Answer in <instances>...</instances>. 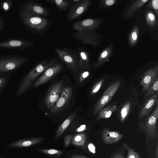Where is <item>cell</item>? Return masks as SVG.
Instances as JSON below:
<instances>
[{
	"instance_id": "30",
	"label": "cell",
	"mask_w": 158,
	"mask_h": 158,
	"mask_svg": "<svg viewBox=\"0 0 158 158\" xmlns=\"http://www.w3.org/2000/svg\"><path fill=\"white\" fill-rule=\"evenodd\" d=\"M88 148L89 151L94 153L95 152V148L94 145L92 143H90L88 145Z\"/></svg>"
},
{
	"instance_id": "6",
	"label": "cell",
	"mask_w": 158,
	"mask_h": 158,
	"mask_svg": "<svg viewBox=\"0 0 158 158\" xmlns=\"http://www.w3.org/2000/svg\"><path fill=\"white\" fill-rule=\"evenodd\" d=\"M158 117V103L156 105L152 113L140 124V127L146 133L148 139H154L157 137Z\"/></svg>"
},
{
	"instance_id": "23",
	"label": "cell",
	"mask_w": 158,
	"mask_h": 158,
	"mask_svg": "<svg viewBox=\"0 0 158 158\" xmlns=\"http://www.w3.org/2000/svg\"><path fill=\"white\" fill-rule=\"evenodd\" d=\"M13 0H6L2 2L0 4V7L4 12L10 11L12 6Z\"/></svg>"
},
{
	"instance_id": "15",
	"label": "cell",
	"mask_w": 158,
	"mask_h": 158,
	"mask_svg": "<svg viewBox=\"0 0 158 158\" xmlns=\"http://www.w3.org/2000/svg\"><path fill=\"white\" fill-rule=\"evenodd\" d=\"M123 136V135L117 131H111L107 129L102 132L104 142L106 144H111L119 141Z\"/></svg>"
},
{
	"instance_id": "19",
	"label": "cell",
	"mask_w": 158,
	"mask_h": 158,
	"mask_svg": "<svg viewBox=\"0 0 158 158\" xmlns=\"http://www.w3.org/2000/svg\"><path fill=\"white\" fill-rule=\"evenodd\" d=\"M117 109L115 105H110L101 110L97 116V119L99 120L103 118H106L110 117L112 113Z\"/></svg>"
},
{
	"instance_id": "8",
	"label": "cell",
	"mask_w": 158,
	"mask_h": 158,
	"mask_svg": "<svg viewBox=\"0 0 158 158\" xmlns=\"http://www.w3.org/2000/svg\"><path fill=\"white\" fill-rule=\"evenodd\" d=\"M34 43L29 40L19 38H7L0 42V48L6 49H19L23 51L33 47Z\"/></svg>"
},
{
	"instance_id": "1",
	"label": "cell",
	"mask_w": 158,
	"mask_h": 158,
	"mask_svg": "<svg viewBox=\"0 0 158 158\" xmlns=\"http://www.w3.org/2000/svg\"><path fill=\"white\" fill-rule=\"evenodd\" d=\"M55 63V58L52 57L49 60L46 59L36 64L20 81L17 88L16 97L18 98L27 91L36 79Z\"/></svg>"
},
{
	"instance_id": "2",
	"label": "cell",
	"mask_w": 158,
	"mask_h": 158,
	"mask_svg": "<svg viewBox=\"0 0 158 158\" xmlns=\"http://www.w3.org/2000/svg\"><path fill=\"white\" fill-rule=\"evenodd\" d=\"M29 60L28 57L16 54L0 56V75L7 74L17 70Z\"/></svg>"
},
{
	"instance_id": "39",
	"label": "cell",
	"mask_w": 158,
	"mask_h": 158,
	"mask_svg": "<svg viewBox=\"0 0 158 158\" xmlns=\"http://www.w3.org/2000/svg\"><path fill=\"white\" fill-rule=\"evenodd\" d=\"M107 52L106 51H104L101 54V57L103 58L106 57L107 55Z\"/></svg>"
},
{
	"instance_id": "26",
	"label": "cell",
	"mask_w": 158,
	"mask_h": 158,
	"mask_svg": "<svg viewBox=\"0 0 158 158\" xmlns=\"http://www.w3.org/2000/svg\"><path fill=\"white\" fill-rule=\"evenodd\" d=\"M104 79H102L97 82L92 89L90 93L94 94L96 93L99 90L104 81Z\"/></svg>"
},
{
	"instance_id": "3",
	"label": "cell",
	"mask_w": 158,
	"mask_h": 158,
	"mask_svg": "<svg viewBox=\"0 0 158 158\" xmlns=\"http://www.w3.org/2000/svg\"><path fill=\"white\" fill-rule=\"evenodd\" d=\"M19 19L20 23L26 29L37 34L46 32L51 23L48 19L41 16H26Z\"/></svg>"
},
{
	"instance_id": "21",
	"label": "cell",
	"mask_w": 158,
	"mask_h": 158,
	"mask_svg": "<svg viewBox=\"0 0 158 158\" xmlns=\"http://www.w3.org/2000/svg\"><path fill=\"white\" fill-rule=\"evenodd\" d=\"M158 77H157L148 88L145 91L144 94V101L146 100L152 95L158 92Z\"/></svg>"
},
{
	"instance_id": "40",
	"label": "cell",
	"mask_w": 158,
	"mask_h": 158,
	"mask_svg": "<svg viewBox=\"0 0 158 158\" xmlns=\"http://www.w3.org/2000/svg\"><path fill=\"white\" fill-rule=\"evenodd\" d=\"M158 145H157L156 146V149L155 150V158H158Z\"/></svg>"
},
{
	"instance_id": "12",
	"label": "cell",
	"mask_w": 158,
	"mask_h": 158,
	"mask_svg": "<svg viewBox=\"0 0 158 158\" xmlns=\"http://www.w3.org/2000/svg\"><path fill=\"white\" fill-rule=\"evenodd\" d=\"M72 94V89L70 86H67L64 88L60 96L51 109V111L55 113L60 109L70 100Z\"/></svg>"
},
{
	"instance_id": "20",
	"label": "cell",
	"mask_w": 158,
	"mask_h": 158,
	"mask_svg": "<svg viewBox=\"0 0 158 158\" xmlns=\"http://www.w3.org/2000/svg\"><path fill=\"white\" fill-rule=\"evenodd\" d=\"M86 137V135L85 133L77 134L73 137L71 143L77 146H84L85 144Z\"/></svg>"
},
{
	"instance_id": "17",
	"label": "cell",
	"mask_w": 158,
	"mask_h": 158,
	"mask_svg": "<svg viewBox=\"0 0 158 158\" xmlns=\"http://www.w3.org/2000/svg\"><path fill=\"white\" fill-rule=\"evenodd\" d=\"M76 116L75 112L71 113L60 125L57 131L55 139L58 138L63 134Z\"/></svg>"
},
{
	"instance_id": "9",
	"label": "cell",
	"mask_w": 158,
	"mask_h": 158,
	"mask_svg": "<svg viewBox=\"0 0 158 158\" xmlns=\"http://www.w3.org/2000/svg\"><path fill=\"white\" fill-rule=\"evenodd\" d=\"M64 88L63 81L55 83L49 89L44 98L45 104L48 109L51 110L60 97Z\"/></svg>"
},
{
	"instance_id": "16",
	"label": "cell",
	"mask_w": 158,
	"mask_h": 158,
	"mask_svg": "<svg viewBox=\"0 0 158 158\" xmlns=\"http://www.w3.org/2000/svg\"><path fill=\"white\" fill-rule=\"evenodd\" d=\"M77 57H78L79 70L89 69V61L87 54L85 50V48L80 45L76 49Z\"/></svg>"
},
{
	"instance_id": "10",
	"label": "cell",
	"mask_w": 158,
	"mask_h": 158,
	"mask_svg": "<svg viewBox=\"0 0 158 158\" xmlns=\"http://www.w3.org/2000/svg\"><path fill=\"white\" fill-rule=\"evenodd\" d=\"M89 2L87 0H81L73 5L67 14L66 21H72L78 18L87 10Z\"/></svg>"
},
{
	"instance_id": "13",
	"label": "cell",
	"mask_w": 158,
	"mask_h": 158,
	"mask_svg": "<svg viewBox=\"0 0 158 158\" xmlns=\"http://www.w3.org/2000/svg\"><path fill=\"white\" fill-rule=\"evenodd\" d=\"M158 77L157 69H151L146 71L142 77L140 82L143 87L142 92H145Z\"/></svg>"
},
{
	"instance_id": "27",
	"label": "cell",
	"mask_w": 158,
	"mask_h": 158,
	"mask_svg": "<svg viewBox=\"0 0 158 158\" xmlns=\"http://www.w3.org/2000/svg\"><path fill=\"white\" fill-rule=\"evenodd\" d=\"M40 151L42 153L50 155H60L62 153L60 150L54 149H44L41 150Z\"/></svg>"
},
{
	"instance_id": "14",
	"label": "cell",
	"mask_w": 158,
	"mask_h": 158,
	"mask_svg": "<svg viewBox=\"0 0 158 158\" xmlns=\"http://www.w3.org/2000/svg\"><path fill=\"white\" fill-rule=\"evenodd\" d=\"M158 102V92L146 100L139 111V117L142 118L147 115Z\"/></svg>"
},
{
	"instance_id": "22",
	"label": "cell",
	"mask_w": 158,
	"mask_h": 158,
	"mask_svg": "<svg viewBox=\"0 0 158 158\" xmlns=\"http://www.w3.org/2000/svg\"><path fill=\"white\" fill-rule=\"evenodd\" d=\"M131 108L129 102H126L122 108L120 113V119L121 122H123L128 114Z\"/></svg>"
},
{
	"instance_id": "28",
	"label": "cell",
	"mask_w": 158,
	"mask_h": 158,
	"mask_svg": "<svg viewBox=\"0 0 158 158\" xmlns=\"http://www.w3.org/2000/svg\"><path fill=\"white\" fill-rule=\"evenodd\" d=\"M89 75V72L87 71H83L81 72L79 76L78 81L80 83L83 82Z\"/></svg>"
},
{
	"instance_id": "29",
	"label": "cell",
	"mask_w": 158,
	"mask_h": 158,
	"mask_svg": "<svg viewBox=\"0 0 158 158\" xmlns=\"http://www.w3.org/2000/svg\"><path fill=\"white\" fill-rule=\"evenodd\" d=\"M73 137V135L71 134L68 135L65 137L64 143L65 147H67L69 146Z\"/></svg>"
},
{
	"instance_id": "36",
	"label": "cell",
	"mask_w": 158,
	"mask_h": 158,
	"mask_svg": "<svg viewBox=\"0 0 158 158\" xmlns=\"http://www.w3.org/2000/svg\"><path fill=\"white\" fill-rule=\"evenodd\" d=\"M114 0H107L106 1V3L108 5H111L114 4Z\"/></svg>"
},
{
	"instance_id": "38",
	"label": "cell",
	"mask_w": 158,
	"mask_h": 158,
	"mask_svg": "<svg viewBox=\"0 0 158 158\" xmlns=\"http://www.w3.org/2000/svg\"><path fill=\"white\" fill-rule=\"evenodd\" d=\"M132 39L134 40H136L137 38V35L135 32H134L132 33Z\"/></svg>"
},
{
	"instance_id": "25",
	"label": "cell",
	"mask_w": 158,
	"mask_h": 158,
	"mask_svg": "<svg viewBox=\"0 0 158 158\" xmlns=\"http://www.w3.org/2000/svg\"><path fill=\"white\" fill-rule=\"evenodd\" d=\"M10 78V76H0V94L7 85Z\"/></svg>"
},
{
	"instance_id": "37",
	"label": "cell",
	"mask_w": 158,
	"mask_h": 158,
	"mask_svg": "<svg viewBox=\"0 0 158 158\" xmlns=\"http://www.w3.org/2000/svg\"><path fill=\"white\" fill-rule=\"evenodd\" d=\"M85 127V125H83L81 126L79 128H77L76 131H83Z\"/></svg>"
},
{
	"instance_id": "5",
	"label": "cell",
	"mask_w": 158,
	"mask_h": 158,
	"mask_svg": "<svg viewBox=\"0 0 158 158\" xmlns=\"http://www.w3.org/2000/svg\"><path fill=\"white\" fill-rule=\"evenodd\" d=\"M54 51L71 70L75 73L78 72V60L76 49L63 47L55 48Z\"/></svg>"
},
{
	"instance_id": "35",
	"label": "cell",
	"mask_w": 158,
	"mask_h": 158,
	"mask_svg": "<svg viewBox=\"0 0 158 158\" xmlns=\"http://www.w3.org/2000/svg\"><path fill=\"white\" fill-rule=\"evenodd\" d=\"M148 17L149 19L151 21H153L155 19V15L152 13H149L148 14Z\"/></svg>"
},
{
	"instance_id": "32",
	"label": "cell",
	"mask_w": 158,
	"mask_h": 158,
	"mask_svg": "<svg viewBox=\"0 0 158 158\" xmlns=\"http://www.w3.org/2000/svg\"><path fill=\"white\" fill-rule=\"evenodd\" d=\"M152 2V4L153 8L155 10H157L158 9V0H153Z\"/></svg>"
},
{
	"instance_id": "31",
	"label": "cell",
	"mask_w": 158,
	"mask_h": 158,
	"mask_svg": "<svg viewBox=\"0 0 158 158\" xmlns=\"http://www.w3.org/2000/svg\"><path fill=\"white\" fill-rule=\"evenodd\" d=\"M4 25V19L2 17L0 16V32L3 30Z\"/></svg>"
},
{
	"instance_id": "4",
	"label": "cell",
	"mask_w": 158,
	"mask_h": 158,
	"mask_svg": "<svg viewBox=\"0 0 158 158\" xmlns=\"http://www.w3.org/2000/svg\"><path fill=\"white\" fill-rule=\"evenodd\" d=\"M51 13L48 8L33 0H28L21 6L18 13L19 18L26 16H48Z\"/></svg>"
},
{
	"instance_id": "18",
	"label": "cell",
	"mask_w": 158,
	"mask_h": 158,
	"mask_svg": "<svg viewBox=\"0 0 158 158\" xmlns=\"http://www.w3.org/2000/svg\"><path fill=\"white\" fill-rule=\"evenodd\" d=\"M47 3L54 4L60 11H66L74 4L70 0H45Z\"/></svg>"
},
{
	"instance_id": "33",
	"label": "cell",
	"mask_w": 158,
	"mask_h": 158,
	"mask_svg": "<svg viewBox=\"0 0 158 158\" xmlns=\"http://www.w3.org/2000/svg\"><path fill=\"white\" fill-rule=\"evenodd\" d=\"M71 158H88L87 156L81 155H74Z\"/></svg>"
},
{
	"instance_id": "34",
	"label": "cell",
	"mask_w": 158,
	"mask_h": 158,
	"mask_svg": "<svg viewBox=\"0 0 158 158\" xmlns=\"http://www.w3.org/2000/svg\"><path fill=\"white\" fill-rule=\"evenodd\" d=\"M112 158H124V157L121 153H118L114 155Z\"/></svg>"
},
{
	"instance_id": "7",
	"label": "cell",
	"mask_w": 158,
	"mask_h": 158,
	"mask_svg": "<svg viewBox=\"0 0 158 158\" xmlns=\"http://www.w3.org/2000/svg\"><path fill=\"white\" fill-rule=\"evenodd\" d=\"M120 85V82L116 81L112 83L106 89L98 101L94 109V114L99 112L110 101L117 91Z\"/></svg>"
},
{
	"instance_id": "41",
	"label": "cell",
	"mask_w": 158,
	"mask_h": 158,
	"mask_svg": "<svg viewBox=\"0 0 158 158\" xmlns=\"http://www.w3.org/2000/svg\"><path fill=\"white\" fill-rule=\"evenodd\" d=\"M148 1V0H143L142 1L144 2H146Z\"/></svg>"
},
{
	"instance_id": "24",
	"label": "cell",
	"mask_w": 158,
	"mask_h": 158,
	"mask_svg": "<svg viewBox=\"0 0 158 158\" xmlns=\"http://www.w3.org/2000/svg\"><path fill=\"white\" fill-rule=\"evenodd\" d=\"M123 147L127 151V158H141L139 154L131 148L127 144H124Z\"/></svg>"
},
{
	"instance_id": "11",
	"label": "cell",
	"mask_w": 158,
	"mask_h": 158,
	"mask_svg": "<svg viewBox=\"0 0 158 158\" xmlns=\"http://www.w3.org/2000/svg\"><path fill=\"white\" fill-rule=\"evenodd\" d=\"M62 67L59 63H55L43 73L41 76L33 84V87H36L46 83L62 70Z\"/></svg>"
}]
</instances>
